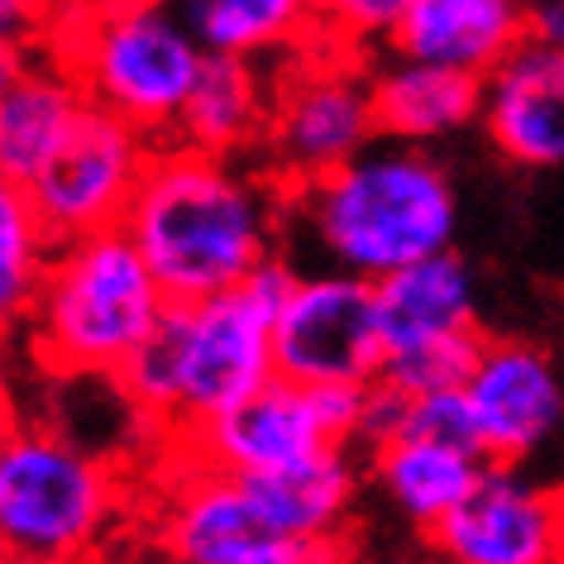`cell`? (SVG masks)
Returning a JSON list of instances; mask_svg holds the SVG:
<instances>
[{"mask_svg": "<svg viewBox=\"0 0 564 564\" xmlns=\"http://www.w3.org/2000/svg\"><path fill=\"white\" fill-rule=\"evenodd\" d=\"M268 116H273V67L206 53L173 139L202 153H220V159L259 163Z\"/></svg>", "mask_w": 564, "mask_h": 564, "instance_id": "ac0fdd59", "label": "cell"}, {"mask_svg": "<svg viewBox=\"0 0 564 564\" xmlns=\"http://www.w3.org/2000/svg\"><path fill=\"white\" fill-rule=\"evenodd\" d=\"M464 398L488 464H527L564 431V373L541 345L502 335L484 340Z\"/></svg>", "mask_w": 564, "mask_h": 564, "instance_id": "4fadbf2b", "label": "cell"}, {"mask_svg": "<svg viewBox=\"0 0 564 564\" xmlns=\"http://www.w3.org/2000/svg\"><path fill=\"white\" fill-rule=\"evenodd\" d=\"M364 392L369 388H306L292 378H268L259 392L210 416L206 426L177 435L182 455L230 474H278L297 464L355 449L364 435Z\"/></svg>", "mask_w": 564, "mask_h": 564, "instance_id": "ba28073f", "label": "cell"}, {"mask_svg": "<svg viewBox=\"0 0 564 564\" xmlns=\"http://www.w3.org/2000/svg\"><path fill=\"white\" fill-rule=\"evenodd\" d=\"M383 359L378 282L345 268L288 273L273 316L278 378L306 388H369L383 373Z\"/></svg>", "mask_w": 564, "mask_h": 564, "instance_id": "9c48e42d", "label": "cell"}, {"mask_svg": "<svg viewBox=\"0 0 564 564\" xmlns=\"http://www.w3.org/2000/svg\"><path fill=\"white\" fill-rule=\"evenodd\" d=\"M527 39V0H412L388 48L484 82Z\"/></svg>", "mask_w": 564, "mask_h": 564, "instance_id": "2e32d148", "label": "cell"}, {"mask_svg": "<svg viewBox=\"0 0 564 564\" xmlns=\"http://www.w3.org/2000/svg\"><path fill=\"white\" fill-rule=\"evenodd\" d=\"M426 545L445 564H564L560 488L531 478L521 464H488Z\"/></svg>", "mask_w": 564, "mask_h": 564, "instance_id": "7c38bea8", "label": "cell"}, {"mask_svg": "<svg viewBox=\"0 0 564 564\" xmlns=\"http://www.w3.org/2000/svg\"><path fill=\"white\" fill-rule=\"evenodd\" d=\"M398 435H426V441L478 449V431H474V412H469L464 388L406 392V412H402V431ZM478 455H484V449H478Z\"/></svg>", "mask_w": 564, "mask_h": 564, "instance_id": "484cf974", "label": "cell"}, {"mask_svg": "<svg viewBox=\"0 0 564 564\" xmlns=\"http://www.w3.org/2000/svg\"><path fill=\"white\" fill-rule=\"evenodd\" d=\"M163 564H167V560H163Z\"/></svg>", "mask_w": 564, "mask_h": 564, "instance_id": "d590c367", "label": "cell"}, {"mask_svg": "<svg viewBox=\"0 0 564 564\" xmlns=\"http://www.w3.org/2000/svg\"><path fill=\"white\" fill-rule=\"evenodd\" d=\"M488 144L527 173H564V48L527 39L484 77Z\"/></svg>", "mask_w": 564, "mask_h": 564, "instance_id": "5bb4252c", "label": "cell"}, {"mask_svg": "<svg viewBox=\"0 0 564 564\" xmlns=\"http://www.w3.org/2000/svg\"><path fill=\"white\" fill-rule=\"evenodd\" d=\"M48 53L82 82L91 106L134 124L153 144L177 134L206 63L173 0H106L82 15H58Z\"/></svg>", "mask_w": 564, "mask_h": 564, "instance_id": "5b68a950", "label": "cell"}, {"mask_svg": "<svg viewBox=\"0 0 564 564\" xmlns=\"http://www.w3.org/2000/svg\"><path fill=\"white\" fill-rule=\"evenodd\" d=\"M167 292L124 230L53 245L30 316V359L48 378H116L153 335Z\"/></svg>", "mask_w": 564, "mask_h": 564, "instance_id": "277c9868", "label": "cell"}, {"mask_svg": "<svg viewBox=\"0 0 564 564\" xmlns=\"http://www.w3.org/2000/svg\"><path fill=\"white\" fill-rule=\"evenodd\" d=\"M120 502L116 464L48 421H15L0 445V545L15 555L87 564L106 545Z\"/></svg>", "mask_w": 564, "mask_h": 564, "instance_id": "8992f818", "label": "cell"}, {"mask_svg": "<svg viewBox=\"0 0 564 564\" xmlns=\"http://www.w3.org/2000/svg\"><path fill=\"white\" fill-rule=\"evenodd\" d=\"M173 6L182 10L196 44L216 58L278 67L321 39L316 0H173Z\"/></svg>", "mask_w": 564, "mask_h": 564, "instance_id": "44dd1931", "label": "cell"}, {"mask_svg": "<svg viewBox=\"0 0 564 564\" xmlns=\"http://www.w3.org/2000/svg\"><path fill=\"white\" fill-rule=\"evenodd\" d=\"M87 91L67 67L44 48L30 63V73L15 82V91L0 96V177L30 187L63 139L87 116Z\"/></svg>", "mask_w": 564, "mask_h": 564, "instance_id": "ffe728a7", "label": "cell"}, {"mask_svg": "<svg viewBox=\"0 0 564 564\" xmlns=\"http://www.w3.org/2000/svg\"><path fill=\"white\" fill-rule=\"evenodd\" d=\"M15 431V406H10V392L0 383V445H6V435Z\"/></svg>", "mask_w": 564, "mask_h": 564, "instance_id": "1f68e13d", "label": "cell"}, {"mask_svg": "<svg viewBox=\"0 0 564 564\" xmlns=\"http://www.w3.org/2000/svg\"><path fill=\"white\" fill-rule=\"evenodd\" d=\"M288 225H297L330 268L378 282L455 249L459 192L431 149L378 139L345 167L288 192Z\"/></svg>", "mask_w": 564, "mask_h": 564, "instance_id": "3957f363", "label": "cell"}, {"mask_svg": "<svg viewBox=\"0 0 564 564\" xmlns=\"http://www.w3.org/2000/svg\"><path fill=\"white\" fill-rule=\"evenodd\" d=\"M153 149L159 144L139 134L134 124H124L101 106H87V116L63 139V149L24 187L53 245L120 230L134 206L139 182L149 173Z\"/></svg>", "mask_w": 564, "mask_h": 564, "instance_id": "30bf717a", "label": "cell"}, {"mask_svg": "<svg viewBox=\"0 0 564 564\" xmlns=\"http://www.w3.org/2000/svg\"><path fill=\"white\" fill-rule=\"evenodd\" d=\"M53 259V235L44 230L30 192L0 177V349L30 330L34 297Z\"/></svg>", "mask_w": 564, "mask_h": 564, "instance_id": "603a6c76", "label": "cell"}, {"mask_svg": "<svg viewBox=\"0 0 564 564\" xmlns=\"http://www.w3.org/2000/svg\"><path fill=\"white\" fill-rule=\"evenodd\" d=\"M378 144L369 58L316 39L273 67V116L259 163L288 192L335 173Z\"/></svg>", "mask_w": 564, "mask_h": 564, "instance_id": "52a82bcc", "label": "cell"}, {"mask_svg": "<svg viewBox=\"0 0 564 564\" xmlns=\"http://www.w3.org/2000/svg\"><path fill=\"white\" fill-rule=\"evenodd\" d=\"M153 535L167 564H273L292 545L245 474L192 455L177 464Z\"/></svg>", "mask_w": 564, "mask_h": 564, "instance_id": "8fae6325", "label": "cell"}, {"mask_svg": "<svg viewBox=\"0 0 564 564\" xmlns=\"http://www.w3.org/2000/svg\"><path fill=\"white\" fill-rule=\"evenodd\" d=\"M406 10H412V0H316V24L321 39L373 58L392 44Z\"/></svg>", "mask_w": 564, "mask_h": 564, "instance_id": "cb8c5ba5", "label": "cell"}, {"mask_svg": "<svg viewBox=\"0 0 564 564\" xmlns=\"http://www.w3.org/2000/svg\"><path fill=\"white\" fill-rule=\"evenodd\" d=\"M288 273L292 268L278 259L230 292L167 302L153 335L116 373L120 398L177 441L259 392L268 378H278L273 316Z\"/></svg>", "mask_w": 564, "mask_h": 564, "instance_id": "7a4b0ae2", "label": "cell"}, {"mask_svg": "<svg viewBox=\"0 0 564 564\" xmlns=\"http://www.w3.org/2000/svg\"><path fill=\"white\" fill-rule=\"evenodd\" d=\"M527 34L535 44L564 48V0H527Z\"/></svg>", "mask_w": 564, "mask_h": 564, "instance_id": "f1b7e54d", "label": "cell"}, {"mask_svg": "<svg viewBox=\"0 0 564 564\" xmlns=\"http://www.w3.org/2000/svg\"><path fill=\"white\" fill-rule=\"evenodd\" d=\"M53 0H0V44L10 48H48Z\"/></svg>", "mask_w": 564, "mask_h": 564, "instance_id": "4316f807", "label": "cell"}, {"mask_svg": "<svg viewBox=\"0 0 564 564\" xmlns=\"http://www.w3.org/2000/svg\"><path fill=\"white\" fill-rule=\"evenodd\" d=\"M120 230L144 253L167 302H202L278 263L288 187L263 163L167 139L153 149Z\"/></svg>", "mask_w": 564, "mask_h": 564, "instance_id": "6da1fadb", "label": "cell"}, {"mask_svg": "<svg viewBox=\"0 0 564 564\" xmlns=\"http://www.w3.org/2000/svg\"><path fill=\"white\" fill-rule=\"evenodd\" d=\"M369 82L378 139H388V144L431 149L474 130L478 116H484V82L478 77L402 58L392 48L369 58Z\"/></svg>", "mask_w": 564, "mask_h": 564, "instance_id": "9a60e30c", "label": "cell"}, {"mask_svg": "<svg viewBox=\"0 0 564 564\" xmlns=\"http://www.w3.org/2000/svg\"><path fill=\"white\" fill-rule=\"evenodd\" d=\"M431 564H445V560H431Z\"/></svg>", "mask_w": 564, "mask_h": 564, "instance_id": "e575fe53", "label": "cell"}, {"mask_svg": "<svg viewBox=\"0 0 564 564\" xmlns=\"http://www.w3.org/2000/svg\"><path fill=\"white\" fill-rule=\"evenodd\" d=\"M478 349H484V335H469V340H449V345H426L412 349V355H392L383 364V383L402 388V392H435V388H464Z\"/></svg>", "mask_w": 564, "mask_h": 564, "instance_id": "d4e9b609", "label": "cell"}, {"mask_svg": "<svg viewBox=\"0 0 564 564\" xmlns=\"http://www.w3.org/2000/svg\"><path fill=\"white\" fill-rule=\"evenodd\" d=\"M44 48H10V44H0V96H10L15 91V82L30 73V63L39 58Z\"/></svg>", "mask_w": 564, "mask_h": 564, "instance_id": "f546056e", "label": "cell"}, {"mask_svg": "<svg viewBox=\"0 0 564 564\" xmlns=\"http://www.w3.org/2000/svg\"><path fill=\"white\" fill-rule=\"evenodd\" d=\"M273 517V527L288 541H321V535H345L355 517L364 469L355 464V449H330L278 474H245Z\"/></svg>", "mask_w": 564, "mask_h": 564, "instance_id": "7402d4cb", "label": "cell"}, {"mask_svg": "<svg viewBox=\"0 0 564 564\" xmlns=\"http://www.w3.org/2000/svg\"><path fill=\"white\" fill-rule=\"evenodd\" d=\"M106 6V0H53V20L58 15H82V10H96Z\"/></svg>", "mask_w": 564, "mask_h": 564, "instance_id": "4dcf8cb0", "label": "cell"}, {"mask_svg": "<svg viewBox=\"0 0 564 564\" xmlns=\"http://www.w3.org/2000/svg\"><path fill=\"white\" fill-rule=\"evenodd\" d=\"M488 459L469 445H445L426 435H392L369 449V478L406 527L431 535L455 507L469 498Z\"/></svg>", "mask_w": 564, "mask_h": 564, "instance_id": "d6986e66", "label": "cell"}, {"mask_svg": "<svg viewBox=\"0 0 564 564\" xmlns=\"http://www.w3.org/2000/svg\"><path fill=\"white\" fill-rule=\"evenodd\" d=\"M378 321L392 355L478 335V278L455 249L378 278ZM383 359V364H388Z\"/></svg>", "mask_w": 564, "mask_h": 564, "instance_id": "e0dca14e", "label": "cell"}, {"mask_svg": "<svg viewBox=\"0 0 564 564\" xmlns=\"http://www.w3.org/2000/svg\"><path fill=\"white\" fill-rule=\"evenodd\" d=\"M560 512H564V488H560Z\"/></svg>", "mask_w": 564, "mask_h": 564, "instance_id": "836d02e7", "label": "cell"}, {"mask_svg": "<svg viewBox=\"0 0 564 564\" xmlns=\"http://www.w3.org/2000/svg\"><path fill=\"white\" fill-rule=\"evenodd\" d=\"M0 564H39V560H30V555H15V550H6V545H0Z\"/></svg>", "mask_w": 564, "mask_h": 564, "instance_id": "d6a6232c", "label": "cell"}, {"mask_svg": "<svg viewBox=\"0 0 564 564\" xmlns=\"http://www.w3.org/2000/svg\"><path fill=\"white\" fill-rule=\"evenodd\" d=\"M273 564H359L349 535H321V541H292Z\"/></svg>", "mask_w": 564, "mask_h": 564, "instance_id": "83f0119b", "label": "cell"}]
</instances>
